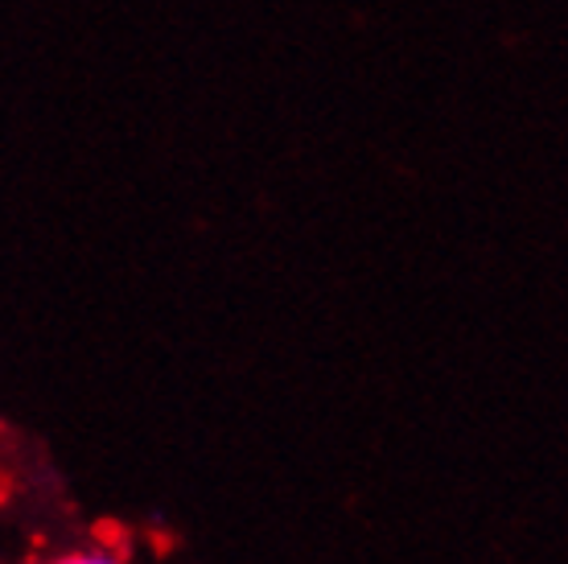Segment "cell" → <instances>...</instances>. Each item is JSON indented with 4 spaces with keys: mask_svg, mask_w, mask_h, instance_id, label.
Segmentation results:
<instances>
[{
    "mask_svg": "<svg viewBox=\"0 0 568 564\" xmlns=\"http://www.w3.org/2000/svg\"><path fill=\"white\" fill-rule=\"evenodd\" d=\"M45 564H124V556L112 548H83V552H62Z\"/></svg>",
    "mask_w": 568,
    "mask_h": 564,
    "instance_id": "cell-1",
    "label": "cell"
}]
</instances>
